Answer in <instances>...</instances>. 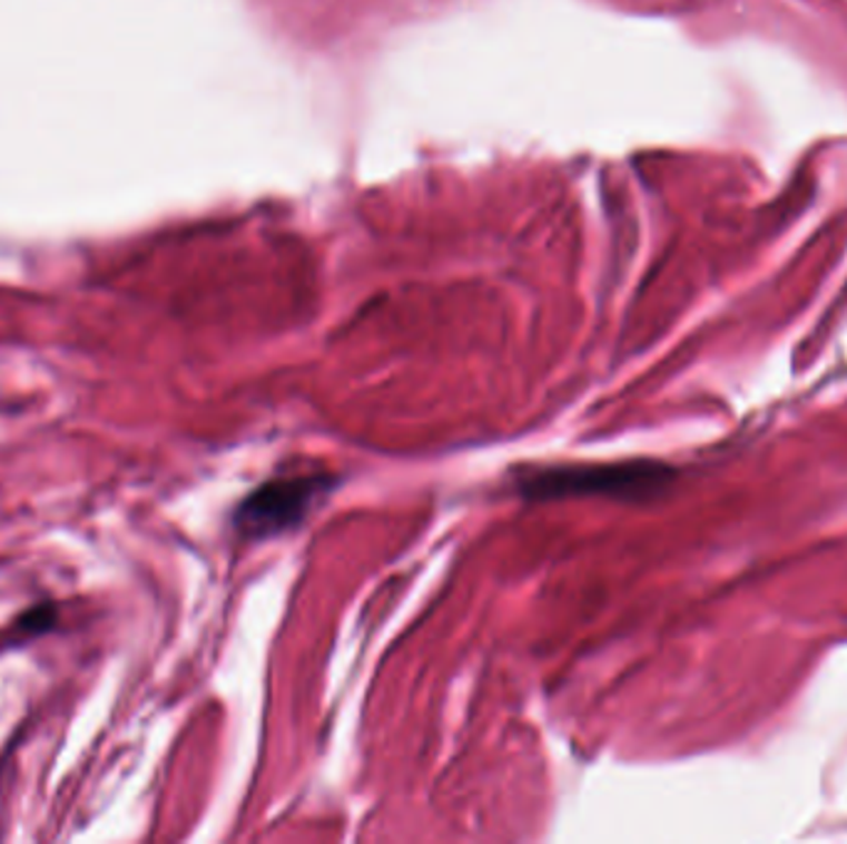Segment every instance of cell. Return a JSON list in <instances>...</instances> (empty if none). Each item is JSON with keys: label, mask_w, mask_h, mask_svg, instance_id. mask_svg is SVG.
<instances>
[{"label": "cell", "mask_w": 847, "mask_h": 844, "mask_svg": "<svg viewBox=\"0 0 847 844\" xmlns=\"http://www.w3.org/2000/svg\"><path fill=\"white\" fill-rule=\"evenodd\" d=\"M672 481V469L654 461L543 465L515 471V491L533 501L570 495L644 498Z\"/></svg>", "instance_id": "1"}, {"label": "cell", "mask_w": 847, "mask_h": 844, "mask_svg": "<svg viewBox=\"0 0 847 844\" xmlns=\"http://www.w3.org/2000/svg\"><path fill=\"white\" fill-rule=\"evenodd\" d=\"M337 481L327 473L288 475L258 485L238 503L234 528L244 540H268L301 528Z\"/></svg>", "instance_id": "2"}, {"label": "cell", "mask_w": 847, "mask_h": 844, "mask_svg": "<svg viewBox=\"0 0 847 844\" xmlns=\"http://www.w3.org/2000/svg\"><path fill=\"white\" fill-rule=\"evenodd\" d=\"M55 625H58V607L50 605V602L30 607L28 612L18 617V629L26 631V635H32V637L48 635V631L55 629Z\"/></svg>", "instance_id": "3"}]
</instances>
